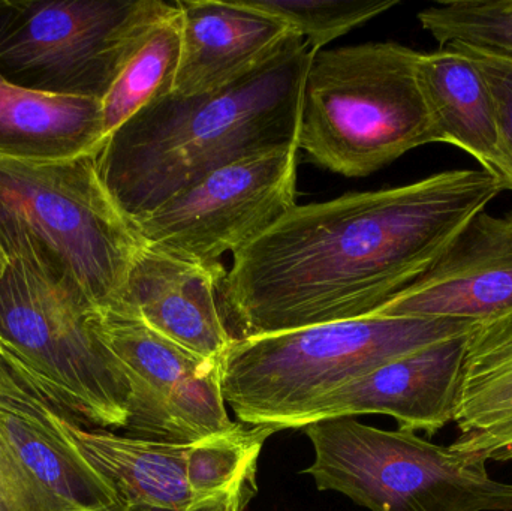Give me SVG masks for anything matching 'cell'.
<instances>
[{
  "label": "cell",
  "mask_w": 512,
  "mask_h": 511,
  "mask_svg": "<svg viewBox=\"0 0 512 511\" xmlns=\"http://www.w3.org/2000/svg\"><path fill=\"white\" fill-rule=\"evenodd\" d=\"M505 183L450 170L397 188L295 204L234 254L219 305L233 341L355 320L426 275Z\"/></svg>",
  "instance_id": "obj_1"
},
{
  "label": "cell",
  "mask_w": 512,
  "mask_h": 511,
  "mask_svg": "<svg viewBox=\"0 0 512 511\" xmlns=\"http://www.w3.org/2000/svg\"><path fill=\"white\" fill-rule=\"evenodd\" d=\"M307 42L292 33L251 74L197 96H161L129 117L96 155L99 176L135 224L240 159L297 146ZM298 147V146H297Z\"/></svg>",
  "instance_id": "obj_2"
},
{
  "label": "cell",
  "mask_w": 512,
  "mask_h": 511,
  "mask_svg": "<svg viewBox=\"0 0 512 511\" xmlns=\"http://www.w3.org/2000/svg\"><path fill=\"white\" fill-rule=\"evenodd\" d=\"M96 155L0 159V248L105 311L146 243L102 183Z\"/></svg>",
  "instance_id": "obj_3"
},
{
  "label": "cell",
  "mask_w": 512,
  "mask_h": 511,
  "mask_svg": "<svg viewBox=\"0 0 512 511\" xmlns=\"http://www.w3.org/2000/svg\"><path fill=\"white\" fill-rule=\"evenodd\" d=\"M474 324L369 315L239 339L221 356L222 395L243 425L283 431L340 387Z\"/></svg>",
  "instance_id": "obj_4"
},
{
  "label": "cell",
  "mask_w": 512,
  "mask_h": 511,
  "mask_svg": "<svg viewBox=\"0 0 512 511\" xmlns=\"http://www.w3.org/2000/svg\"><path fill=\"white\" fill-rule=\"evenodd\" d=\"M418 51L393 41L312 51L297 146L346 177H366L439 143L418 78Z\"/></svg>",
  "instance_id": "obj_5"
},
{
  "label": "cell",
  "mask_w": 512,
  "mask_h": 511,
  "mask_svg": "<svg viewBox=\"0 0 512 511\" xmlns=\"http://www.w3.org/2000/svg\"><path fill=\"white\" fill-rule=\"evenodd\" d=\"M93 312L35 267L11 261L0 281V356L78 422L126 429L131 383Z\"/></svg>",
  "instance_id": "obj_6"
},
{
  "label": "cell",
  "mask_w": 512,
  "mask_h": 511,
  "mask_svg": "<svg viewBox=\"0 0 512 511\" xmlns=\"http://www.w3.org/2000/svg\"><path fill=\"white\" fill-rule=\"evenodd\" d=\"M303 431L315 453L304 474L370 511H512L511 483L493 480L480 456L352 417Z\"/></svg>",
  "instance_id": "obj_7"
},
{
  "label": "cell",
  "mask_w": 512,
  "mask_h": 511,
  "mask_svg": "<svg viewBox=\"0 0 512 511\" xmlns=\"http://www.w3.org/2000/svg\"><path fill=\"white\" fill-rule=\"evenodd\" d=\"M171 8L162 0H0V74L33 92L102 102Z\"/></svg>",
  "instance_id": "obj_8"
},
{
  "label": "cell",
  "mask_w": 512,
  "mask_h": 511,
  "mask_svg": "<svg viewBox=\"0 0 512 511\" xmlns=\"http://www.w3.org/2000/svg\"><path fill=\"white\" fill-rule=\"evenodd\" d=\"M54 419L119 503L137 511H245L258 492L262 447L276 434L236 423L203 440L171 443L87 428L57 405Z\"/></svg>",
  "instance_id": "obj_9"
},
{
  "label": "cell",
  "mask_w": 512,
  "mask_h": 511,
  "mask_svg": "<svg viewBox=\"0 0 512 511\" xmlns=\"http://www.w3.org/2000/svg\"><path fill=\"white\" fill-rule=\"evenodd\" d=\"M297 146L225 165L162 204L134 227L147 246L219 266L295 206Z\"/></svg>",
  "instance_id": "obj_10"
},
{
  "label": "cell",
  "mask_w": 512,
  "mask_h": 511,
  "mask_svg": "<svg viewBox=\"0 0 512 511\" xmlns=\"http://www.w3.org/2000/svg\"><path fill=\"white\" fill-rule=\"evenodd\" d=\"M92 323L131 383L129 435L192 443L236 426L222 395L221 357L198 356L126 312L95 311Z\"/></svg>",
  "instance_id": "obj_11"
},
{
  "label": "cell",
  "mask_w": 512,
  "mask_h": 511,
  "mask_svg": "<svg viewBox=\"0 0 512 511\" xmlns=\"http://www.w3.org/2000/svg\"><path fill=\"white\" fill-rule=\"evenodd\" d=\"M511 312L512 210H483L426 275L372 315L483 323Z\"/></svg>",
  "instance_id": "obj_12"
},
{
  "label": "cell",
  "mask_w": 512,
  "mask_h": 511,
  "mask_svg": "<svg viewBox=\"0 0 512 511\" xmlns=\"http://www.w3.org/2000/svg\"><path fill=\"white\" fill-rule=\"evenodd\" d=\"M468 333L379 366L321 399L289 429L376 414L393 417L400 431L435 435L454 422Z\"/></svg>",
  "instance_id": "obj_13"
},
{
  "label": "cell",
  "mask_w": 512,
  "mask_h": 511,
  "mask_svg": "<svg viewBox=\"0 0 512 511\" xmlns=\"http://www.w3.org/2000/svg\"><path fill=\"white\" fill-rule=\"evenodd\" d=\"M56 405L0 356V438L56 511H102L119 504L107 480L57 426Z\"/></svg>",
  "instance_id": "obj_14"
},
{
  "label": "cell",
  "mask_w": 512,
  "mask_h": 511,
  "mask_svg": "<svg viewBox=\"0 0 512 511\" xmlns=\"http://www.w3.org/2000/svg\"><path fill=\"white\" fill-rule=\"evenodd\" d=\"M224 267L204 266L144 246L114 311L135 315L186 350L219 359L233 342L219 305Z\"/></svg>",
  "instance_id": "obj_15"
},
{
  "label": "cell",
  "mask_w": 512,
  "mask_h": 511,
  "mask_svg": "<svg viewBox=\"0 0 512 511\" xmlns=\"http://www.w3.org/2000/svg\"><path fill=\"white\" fill-rule=\"evenodd\" d=\"M182 45L173 92L197 96L230 86L264 65L292 33L237 0H180Z\"/></svg>",
  "instance_id": "obj_16"
},
{
  "label": "cell",
  "mask_w": 512,
  "mask_h": 511,
  "mask_svg": "<svg viewBox=\"0 0 512 511\" xmlns=\"http://www.w3.org/2000/svg\"><path fill=\"white\" fill-rule=\"evenodd\" d=\"M451 447L484 461H512V312L466 336Z\"/></svg>",
  "instance_id": "obj_17"
},
{
  "label": "cell",
  "mask_w": 512,
  "mask_h": 511,
  "mask_svg": "<svg viewBox=\"0 0 512 511\" xmlns=\"http://www.w3.org/2000/svg\"><path fill=\"white\" fill-rule=\"evenodd\" d=\"M105 140L98 99L33 92L0 74V159L63 161L99 153Z\"/></svg>",
  "instance_id": "obj_18"
},
{
  "label": "cell",
  "mask_w": 512,
  "mask_h": 511,
  "mask_svg": "<svg viewBox=\"0 0 512 511\" xmlns=\"http://www.w3.org/2000/svg\"><path fill=\"white\" fill-rule=\"evenodd\" d=\"M418 78L439 143L459 147L499 177L495 105L474 62L456 47L421 53Z\"/></svg>",
  "instance_id": "obj_19"
},
{
  "label": "cell",
  "mask_w": 512,
  "mask_h": 511,
  "mask_svg": "<svg viewBox=\"0 0 512 511\" xmlns=\"http://www.w3.org/2000/svg\"><path fill=\"white\" fill-rule=\"evenodd\" d=\"M182 45L177 3L147 33L102 101L105 135L113 134L144 105L173 92Z\"/></svg>",
  "instance_id": "obj_20"
},
{
  "label": "cell",
  "mask_w": 512,
  "mask_h": 511,
  "mask_svg": "<svg viewBox=\"0 0 512 511\" xmlns=\"http://www.w3.org/2000/svg\"><path fill=\"white\" fill-rule=\"evenodd\" d=\"M439 47L465 45L512 62V0H454L418 12Z\"/></svg>",
  "instance_id": "obj_21"
},
{
  "label": "cell",
  "mask_w": 512,
  "mask_h": 511,
  "mask_svg": "<svg viewBox=\"0 0 512 511\" xmlns=\"http://www.w3.org/2000/svg\"><path fill=\"white\" fill-rule=\"evenodd\" d=\"M243 8L285 24L313 53L390 11L399 0H237Z\"/></svg>",
  "instance_id": "obj_22"
},
{
  "label": "cell",
  "mask_w": 512,
  "mask_h": 511,
  "mask_svg": "<svg viewBox=\"0 0 512 511\" xmlns=\"http://www.w3.org/2000/svg\"><path fill=\"white\" fill-rule=\"evenodd\" d=\"M451 47L465 53L477 65L489 87L498 126L499 179L512 191V62L465 45L451 44Z\"/></svg>",
  "instance_id": "obj_23"
},
{
  "label": "cell",
  "mask_w": 512,
  "mask_h": 511,
  "mask_svg": "<svg viewBox=\"0 0 512 511\" xmlns=\"http://www.w3.org/2000/svg\"><path fill=\"white\" fill-rule=\"evenodd\" d=\"M0 511H56L42 497L0 438Z\"/></svg>",
  "instance_id": "obj_24"
},
{
  "label": "cell",
  "mask_w": 512,
  "mask_h": 511,
  "mask_svg": "<svg viewBox=\"0 0 512 511\" xmlns=\"http://www.w3.org/2000/svg\"><path fill=\"white\" fill-rule=\"evenodd\" d=\"M9 260L6 258L5 252L0 248V281L3 279V275H5L6 269H8Z\"/></svg>",
  "instance_id": "obj_25"
},
{
  "label": "cell",
  "mask_w": 512,
  "mask_h": 511,
  "mask_svg": "<svg viewBox=\"0 0 512 511\" xmlns=\"http://www.w3.org/2000/svg\"><path fill=\"white\" fill-rule=\"evenodd\" d=\"M102 511H137L134 509H129V507L123 506V504H116V506L110 507V509H105Z\"/></svg>",
  "instance_id": "obj_26"
}]
</instances>
